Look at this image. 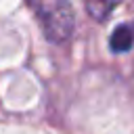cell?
<instances>
[{"label": "cell", "instance_id": "cell-1", "mask_svg": "<svg viewBox=\"0 0 134 134\" xmlns=\"http://www.w3.org/2000/svg\"><path fill=\"white\" fill-rule=\"evenodd\" d=\"M27 4L38 15L44 36L50 42L63 44L71 38L75 15H73V6L69 0H27Z\"/></svg>", "mask_w": 134, "mask_h": 134}, {"label": "cell", "instance_id": "cell-2", "mask_svg": "<svg viewBox=\"0 0 134 134\" xmlns=\"http://www.w3.org/2000/svg\"><path fill=\"white\" fill-rule=\"evenodd\" d=\"M134 44V23H124L113 29L109 46L113 52H128Z\"/></svg>", "mask_w": 134, "mask_h": 134}, {"label": "cell", "instance_id": "cell-3", "mask_svg": "<svg viewBox=\"0 0 134 134\" xmlns=\"http://www.w3.org/2000/svg\"><path fill=\"white\" fill-rule=\"evenodd\" d=\"M121 0H86V10L94 21H105Z\"/></svg>", "mask_w": 134, "mask_h": 134}]
</instances>
